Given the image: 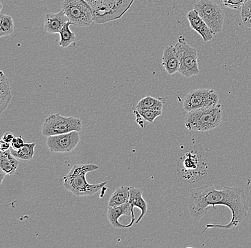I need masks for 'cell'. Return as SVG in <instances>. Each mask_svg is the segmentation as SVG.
I'll return each instance as SVG.
<instances>
[{
  "label": "cell",
  "instance_id": "6da1fadb",
  "mask_svg": "<svg viewBox=\"0 0 251 248\" xmlns=\"http://www.w3.org/2000/svg\"><path fill=\"white\" fill-rule=\"evenodd\" d=\"M223 205L231 210L232 218L226 224H207L202 233L207 229L230 230L238 227L249 214L247 196L243 189L238 187H224L220 190L208 185L193 188L188 191V210L191 218L199 220L205 216L210 207Z\"/></svg>",
  "mask_w": 251,
  "mask_h": 248
},
{
  "label": "cell",
  "instance_id": "7a4b0ae2",
  "mask_svg": "<svg viewBox=\"0 0 251 248\" xmlns=\"http://www.w3.org/2000/svg\"><path fill=\"white\" fill-rule=\"evenodd\" d=\"M99 168L98 165L92 163L73 166L70 172L64 177V188L76 196L93 195L100 192L107 185L108 181L89 184L86 178L88 172H94Z\"/></svg>",
  "mask_w": 251,
  "mask_h": 248
},
{
  "label": "cell",
  "instance_id": "3957f363",
  "mask_svg": "<svg viewBox=\"0 0 251 248\" xmlns=\"http://www.w3.org/2000/svg\"><path fill=\"white\" fill-rule=\"evenodd\" d=\"M222 120V110L218 104L188 112L184 122L190 131L208 132L219 127Z\"/></svg>",
  "mask_w": 251,
  "mask_h": 248
},
{
  "label": "cell",
  "instance_id": "277c9868",
  "mask_svg": "<svg viewBox=\"0 0 251 248\" xmlns=\"http://www.w3.org/2000/svg\"><path fill=\"white\" fill-rule=\"evenodd\" d=\"M94 14V21L99 24L122 18L132 6L134 0H84Z\"/></svg>",
  "mask_w": 251,
  "mask_h": 248
},
{
  "label": "cell",
  "instance_id": "5b68a950",
  "mask_svg": "<svg viewBox=\"0 0 251 248\" xmlns=\"http://www.w3.org/2000/svg\"><path fill=\"white\" fill-rule=\"evenodd\" d=\"M208 165L194 152H188L180 160L177 167L178 175L188 183H195L206 174Z\"/></svg>",
  "mask_w": 251,
  "mask_h": 248
},
{
  "label": "cell",
  "instance_id": "8992f818",
  "mask_svg": "<svg viewBox=\"0 0 251 248\" xmlns=\"http://www.w3.org/2000/svg\"><path fill=\"white\" fill-rule=\"evenodd\" d=\"M82 130V121L75 117H65L60 114H50L44 122L42 134L45 137L65 134Z\"/></svg>",
  "mask_w": 251,
  "mask_h": 248
},
{
  "label": "cell",
  "instance_id": "52a82bcc",
  "mask_svg": "<svg viewBox=\"0 0 251 248\" xmlns=\"http://www.w3.org/2000/svg\"><path fill=\"white\" fill-rule=\"evenodd\" d=\"M174 48L180 61V75L187 78L199 75L200 70L198 64L199 56L196 49L188 45L183 36H180Z\"/></svg>",
  "mask_w": 251,
  "mask_h": 248
},
{
  "label": "cell",
  "instance_id": "ba28073f",
  "mask_svg": "<svg viewBox=\"0 0 251 248\" xmlns=\"http://www.w3.org/2000/svg\"><path fill=\"white\" fill-rule=\"evenodd\" d=\"M62 7L72 25L84 28L93 23V11L84 0H64Z\"/></svg>",
  "mask_w": 251,
  "mask_h": 248
},
{
  "label": "cell",
  "instance_id": "9c48e42d",
  "mask_svg": "<svg viewBox=\"0 0 251 248\" xmlns=\"http://www.w3.org/2000/svg\"><path fill=\"white\" fill-rule=\"evenodd\" d=\"M194 8L215 34L222 32L225 14L219 4L212 0H199Z\"/></svg>",
  "mask_w": 251,
  "mask_h": 248
},
{
  "label": "cell",
  "instance_id": "30bf717a",
  "mask_svg": "<svg viewBox=\"0 0 251 248\" xmlns=\"http://www.w3.org/2000/svg\"><path fill=\"white\" fill-rule=\"evenodd\" d=\"M219 104V95L212 89H196L188 92L183 100V109L187 112L193 110L214 106Z\"/></svg>",
  "mask_w": 251,
  "mask_h": 248
},
{
  "label": "cell",
  "instance_id": "8fae6325",
  "mask_svg": "<svg viewBox=\"0 0 251 248\" xmlns=\"http://www.w3.org/2000/svg\"><path fill=\"white\" fill-rule=\"evenodd\" d=\"M81 141L79 132L47 137V145L51 152L65 153L73 151Z\"/></svg>",
  "mask_w": 251,
  "mask_h": 248
},
{
  "label": "cell",
  "instance_id": "7c38bea8",
  "mask_svg": "<svg viewBox=\"0 0 251 248\" xmlns=\"http://www.w3.org/2000/svg\"><path fill=\"white\" fill-rule=\"evenodd\" d=\"M107 218L113 227L119 229L128 228L136 222L129 202L115 208L108 206Z\"/></svg>",
  "mask_w": 251,
  "mask_h": 248
},
{
  "label": "cell",
  "instance_id": "4fadbf2b",
  "mask_svg": "<svg viewBox=\"0 0 251 248\" xmlns=\"http://www.w3.org/2000/svg\"><path fill=\"white\" fill-rule=\"evenodd\" d=\"M187 19L191 28L200 34L204 42L213 40L215 33L210 29L195 9L188 12Z\"/></svg>",
  "mask_w": 251,
  "mask_h": 248
},
{
  "label": "cell",
  "instance_id": "5bb4252c",
  "mask_svg": "<svg viewBox=\"0 0 251 248\" xmlns=\"http://www.w3.org/2000/svg\"><path fill=\"white\" fill-rule=\"evenodd\" d=\"M68 22L69 19L64 10L57 13H48L45 17L44 29L50 34H56L61 32Z\"/></svg>",
  "mask_w": 251,
  "mask_h": 248
},
{
  "label": "cell",
  "instance_id": "9a60e30c",
  "mask_svg": "<svg viewBox=\"0 0 251 248\" xmlns=\"http://www.w3.org/2000/svg\"><path fill=\"white\" fill-rule=\"evenodd\" d=\"M162 65L169 75L179 72L180 61L172 45H168L164 48L162 55Z\"/></svg>",
  "mask_w": 251,
  "mask_h": 248
},
{
  "label": "cell",
  "instance_id": "2e32d148",
  "mask_svg": "<svg viewBox=\"0 0 251 248\" xmlns=\"http://www.w3.org/2000/svg\"><path fill=\"white\" fill-rule=\"evenodd\" d=\"M128 202L131 205L133 211L134 207H137L141 210L140 216L135 222V223L138 224L144 218V217L147 214V210H148V204L143 197L142 191L139 189V188L130 187V197L129 202Z\"/></svg>",
  "mask_w": 251,
  "mask_h": 248
},
{
  "label": "cell",
  "instance_id": "e0dca14e",
  "mask_svg": "<svg viewBox=\"0 0 251 248\" xmlns=\"http://www.w3.org/2000/svg\"><path fill=\"white\" fill-rule=\"evenodd\" d=\"M12 95L10 83L3 71H0V114L10 104Z\"/></svg>",
  "mask_w": 251,
  "mask_h": 248
},
{
  "label": "cell",
  "instance_id": "ac0fdd59",
  "mask_svg": "<svg viewBox=\"0 0 251 248\" xmlns=\"http://www.w3.org/2000/svg\"><path fill=\"white\" fill-rule=\"evenodd\" d=\"M19 165L18 159L12 155L10 150L0 152V169L7 175H13L18 168Z\"/></svg>",
  "mask_w": 251,
  "mask_h": 248
},
{
  "label": "cell",
  "instance_id": "d6986e66",
  "mask_svg": "<svg viewBox=\"0 0 251 248\" xmlns=\"http://www.w3.org/2000/svg\"><path fill=\"white\" fill-rule=\"evenodd\" d=\"M129 197L130 187L126 185L119 187L110 197L108 206L115 208L127 203L129 202Z\"/></svg>",
  "mask_w": 251,
  "mask_h": 248
},
{
  "label": "cell",
  "instance_id": "ffe728a7",
  "mask_svg": "<svg viewBox=\"0 0 251 248\" xmlns=\"http://www.w3.org/2000/svg\"><path fill=\"white\" fill-rule=\"evenodd\" d=\"M37 143H25L22 148L19 150H15L11 147L10 151L12 155L17 159L22 160L23 162H29L33 159L34 155V148Z\"/></svg>",
  "mask_w": 251,
  "mask_h": 248
},
{
  "label": "cell",
  "instance_id": "44dd1931",
  "mask_svg": "<svg viewBox=\"0 0 251 248\" xmlns=\"http://www.w3.org/2000/svg\"><path fill=\"white\" fill-rule=\"evenodd\" d=\"M71 25H72V23L69 21L67 24L64 25L61 32L59 33L60 35L59 45L62 48H68L72 44H75L76 42V34L71 30Z\"/></svg>",
  "mask_w": 251,
  "mask_h": 248
},
{
  "label": "cell",
  "instance_id": "7402d4cb",
  "mask_svg": "<svg viewBox=\"0 0 251 248\" xmlns=\"http://www.w3.org/2000/svg\"><path fill=\"white\" fill-rule=\"evenodd\" d=\"M162 101L155 97L147 96L141 99L136 105V110H162Z\"/></svg>",
  "mask_w": 251,
  "mask_h": 248
},
{
  "label": "cell",
  "instance_id": "603a6c76",
  "mask_svg": "<svg viewBox=\"0 0 251 248\" xmlns=\"http://www.w3.org/2000/svg\"><path fill=\"white\" fill-rule=\"evenodd\" d=\"M15 31L13 18L10 15L1 14L0 15V37H5Z\"/></svg>",
  "mask_w": 251,
  "mask_h": 248
},
{
  "label": "cell",
  "instance_id": "cb8c5ba5",
  "mask_svg": "<svg viewBox=\"0 0 251 248\" xmlns=\"http://www.w3.org/2000/svg\"><path fill=\"white\" fill-rule=\"evenodd\" d=\"M241 16L243 24L251 28V0H246L241 9Z\"/></svg>",
  "mask_w": 251,
  "mask_h": 248
},
{
  "label": "cell",
  "instance_id": "d4e9b609",
  "mask_svg": "<svg viewBox=\"0 0 251 248\" xmlns=\"http://www.w3.org/2000/svg\"><path fill=\"white\" fill-rule=\"evenodd\" d=\"M139 114L147 122L153 123L157 117L162 114V110H136Z\"/></svg>",
  "mask_w": 251,
  "mask_h": 248
},
{
  "label": "cell",
  "instance_id": "484cf974",
  "mask_svg": "<svg viewBox=\"0 0 251 248\" xmlns=\"http://www.w3.org/2000/svg\"><path fill=\"white\" fill-rule=\"evenodd\" d=\"M219 1L220 4L223 7L239 10L242 8V6L246 0H219Z\"/></svg>",
  "mask_w": 251,
  "mask_h": 248
},
{
  "label": "cell",
  "instance_id": "4316f807",
  "mask_svg": "<svg viewBox=\"0 0 251 248\" xmlns=\"http://www.w3.org/2000/svg\"><path fill=\"white\" fill-rule=\"evenodd\" d=\"M25 142H24V139L22 136L15 137L13 140L11 142V146L15 150H19V149L22 148L25 145Z\"/></svg>",
  "mask_w": 251,
  "mask_h": 248
},
{
  "label": "cell",
  "instance_id": "83f0119b",
  "mask_svg": "<svg viewBox=\"0 0 251 248\" xmlns=\"http://www.w3.org/2000/svg\"><path fill=\"white\" fill-rule=\"evenodd\" d=\"M14 138H15V136H14L13 133H11V132H7L1 137V140L11 144Z\"/></svg>",
  "mask_w": 251,
  "mask_h": 248
},
{
  "label": "cell",
  "instance_id": "f1b7e54d",
  "mask_svg": "<svg viewBox=\"0 0 251 248\" xmlns=\"http://www.w3.org/2000/svg\"><path fill=\"white\" fill-rule=\"evenodd\" d=\"M11 144L8 143V142H4V141L1 139V144H0V150L1 151H7V150H10Z\"/></svg>",
  "mask_w": 251,
  "mask_h": 248
},
{
  "label": "cell",
  "instance_id": "f546056e",
  "mask_svg": "<svg viewBox=\"0 0 251 248\" xmlns=\"http://www.w3.org/2000/svg\"><path fill=\"white\" fill-rule=\"evenodd\" d=\"M7 174L2 170V169H0V183H1V185L2 184L3 180H4V177H6Z\"/></svg>",
  "mask_w": 251,
  "mask_h": 248
},
{
  "label": "cell",
  "instance_id": "4dcf8cb0",
  "mask_svg": "<svg viewBox=\"0 0 251 248\" xmlns=\"http://www.w3.org/2000/svg\"></svg>",
  "mask_w": 251,
  "mask_h": 248
}]
</instances>
